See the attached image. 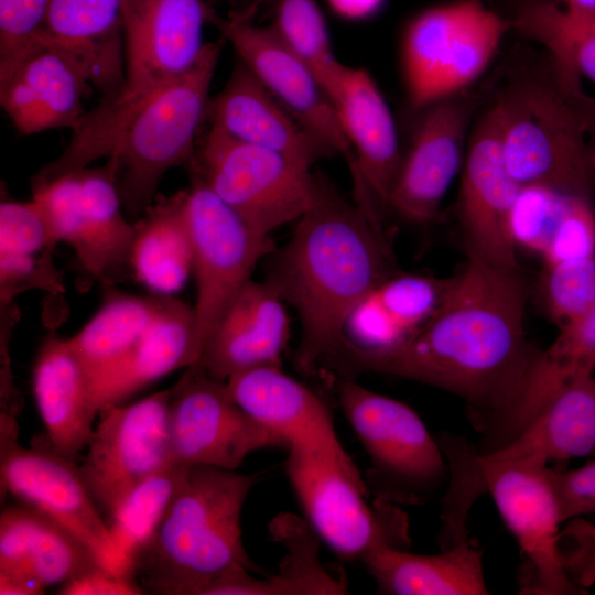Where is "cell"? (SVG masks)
Listing matches in <instances>:
<instances>
[{"label":"cell","mask_w":595,"mask_h":595,"mask_svg":"<svg viewBox=\"0 0 595 595\" xmlns=\"http://www.w3.org/2000/svg\"><path fill=\"white\" fill-rule=\"evenodd\" d=\"M43 214L32 198L0 204V255L33 256L53 251Z\"/></svg>","instance_id":"obj_42"},{"label":"cell","mask_w":595,"mask_h":595,"mask_svg":"<svg viewBox=\"0 0 595 595\" xmlns=\"http://www.w3.org/2000/svg\"><path fill=\"white\" fill-rule=\"evenodd\" d=\"M550 67L569 104L583 123L589 140L595 145V98L582 89L580 78L559 71L551 64Z\"/></svg>","instance_id":"obj_48"},{"label":"cell","mask_w":595,"mask_h":595,"mask_svg":"<svg viewBox=\"0 0 595 595\" xmlns=\"http://www.w3.org/2000/svg\"><path fill=\"white\" fill-rule=\"evenodd\" d=\"M223 44V37L206 43L197 62L154 91L120 136L106 164L129 214L144 213L165 173L192 160Z\"/></svg>","instance_id":"obj_5"},{"label":"cell","mask_w":595,"mask_h":595,"mask_svg":"<svg viewBox=\"0 0 595 595\" xmlns=\"http://www.w3.org/2000/svg\"><path fill=\"white\" fill-rule=\"evenodd\" d=\"M213 11L203 0L122 1L125 86L87 111V129L97 140L115 143L154 91L197 62Z\"/></svg>","instance_id":"obj_6"},{"label":"cell","mask_w":595,"mask_h":595,"mask_svg":"<svg viewBox=\"0 0 595 595\" xmlns=\"http://www.w3.org/2000/svg\"><path fill=\"white\" fill-rule=\"evenodd\" d=\"M485 454L502 459L537 458L547 464L595 457V375L563 382L510 443Z\"/></svg>","instance_id":"obj_29"},{"label":"cell","mask_w":595,"mask_h":595,"mask_svg":"<svg viewBox=\"0 0 595 595\" xmlns=\"http://www.w3.org/2000/svg\"><path fill=\"white\" fill-rule=\"evenodd\" d=\"M275 0H228L227 17L237 21L252 22L259 12L273 6Z\"/></svg>","instance_id":"obj_51"},{"label":"cell","mask_w":595,"mask_h":595,"mask_svg":"<svg viewBox=\"0 0 595 595\" xmlns=\"http://www.w3.org/2000/svg\"><path fill=\"white\" fill-rule=\"evenodd\" d=\"M17 416L0 414L1 494L56 520L83 540L109 570L125 573V563L79 465L53 451L44 436L30 448L18 443Z\"/></svg>","instance_id":"obj_12"},{"label":"cell","mask_w":595,"mask_h":595,"mask_svg":"<svg viewBox=\"0 0 595 595\" xmlns=\"http://www.w3.org/2000/svg\"><path fill=\"white\" fill-rule=\"evenodd\" d=\"M340 409L370 461L365 480L376 499L394 505L430 500L448 475L441 444L408 404L354 378L335 382Z\"/></svg>","instance_id":"obj_7"},{"label":"cell","mask_w":595,"mask_h":595,"mask_svg":"<svg viewBox=\"0 0 595 595\" xmlns=\"http://www.w3.org/2000/svg\"><path fill=\"white\" fill-rule=\"evenodd\" d=\"M495 102L506 165L520 186L594 198L595 145L551 67L516 73Z\"/></svg>","instance_id":"obj_4"},{"label":"cell","mask_w":595,"mask_h":595,"mask_svg":"<svg viewBox=\"0 0 595 595\" xmlns=\"http://www.w3.org/2000/svg\"><path fill=\"white\" fill-rule=\"evenodd\" d=\"M528 289L521 271L467 259L450 277L435 314L403 343L364 350L344 342L327 359L340 377L361 372L415 380L461 398L491 453L512 437L540 349L528 339Z\"/></svg>","instance_id":"obj_1"},{"label":"cell","mask_w":595,"mask_h":595,"mask_svg":"<svg viewBox=\"0 0 595 595\" xmlns=\"http://www.w3.org/2000/svg\"><path fill=\"white\" fill-rule=\"evenodd\" d=\"M569 195L543 185L520 186L510 208L508 227L517 250L543 253Z\"/></svg>","instance_id":"obj_40"},{"label":"cell","mask_w":595,"mask_h":595,"mask_svg":"<svg viewBox=\"0 0 595 595\" xmlns=\"http://www.w3.org/2000/svg\"><path fill=\"white\" fill-rule=\"evenodd\" d=\"M169 436L172 458L188 466L236 469L252 452L288 447L238 405L226 381L196 364L171 388Z\"/></svg>","instance_id":"obj_15"},{"label":"cell","mask_w":595,"mask_h":595,"mask_svg":"<svg viewBox=\"0 0 595 595\" xmlns=\"http://www.w3.org/2000/svg\"><path fill=\"white\" fill-rule=\"evenodd\" d=\"M377 589L393 595L488 594L483 550L474 541L442 549L439 554H415L405 549L381 547L361 561Z\"/></svg>","instance_id":"obj_30"},{"label":"cell","mask_w":595,"mask_h":595,"mask_svg":"<svg viewBox=\"0 0 595 595\" xmlns=\"http://www.w3.org/2000/svg\"><path fill=\"white\" fill-rule=\"evenodd\" d=\"M269 257L264 281L301 323L294 363L303 374L335 353L354 307L397 272L382 224L322 176L291 238Z\"/></svg>","instance_id":"obj_2"},{"label":"cell","mask_w":595,"mask_h":595,"mask_svg":"<svg viewBox=\"0 0 595 595\" xmlns=\"http://www.w3.org/2000/svg\"><path fill=\"white\" fill-rule=\"evenodd\" d=\"M563 10L574 14H595V0H553Z\"/></svg>","instance_id":"obj_52"},{"label":"cell","mask_w":595,"mask_h":595,"mask_svg":"<svg viewBox=\"0 0 595 595\" xmlns=\"http://www.w3.org/2000/svg\"><path fill=\"white\" fill-rule=\"evenodd\" d=\"M592 374H595V303L577 320L559 328L552 344L540 350L521 402V416L531 419L563 382Z\"/></svg>","instance_id":"obj_36"},{"label":"cell","mask_w":595,"mask_h":595,"mask_svg":"<svg viewBox=\"0 0 595 595\" xmlns=\"http://www.w3.org/2000/svg\"><path fill=\"white\" fill-rule=\"evenodd\" d=\"M100 307L69 342L94 387L131 349L158 314L163 295L140 296L105 286ZM96 392V391H95Z\"/></svg>","instance_id":"obj_33"},{"label":"cell","mask_w":595,"mask_h":595,"mask_svg":"<svg viewBox=\"0 0 595 595\" xmlns=\"http://www.w3.org/2000/svg\"><path fill=\"white\" fill-rule=\"evenodd\" d=\"M101 567L107 569L93 550L51 517L23 504L2 510L0 572L31 577L46 588Z\"/></svg>","instance_id":"obj_26"},{"label":"cell","mask_w":595,"mask_h":595,"mask_svg":"<svg viewBox=\"0 0 595 595\" xmlns=\"http://www.w3.org/2000/svg\"><path fill=\"white\" fill-rule=\"evenodd\" d=\"M201 356L194 306L163 295L151 324L95 386L98 412L119 404L167 374L194 365Z\"/></svg>","instance_id":"obj_27"},{"label":"cell","mask_w":595,"mask_h":595,"mask_svg":"<svg viewBox=\"0 0 595 595\" xmlns=\"http://www.w3.org/2000/svg\"><path fill=\"white\" fill-rule=\"evenodd\" d=\"M47 0H0V61L33 44L42 29Z\"/></svg>","instance_id":"obj_43"},{"label":"cell","mask_w":595,"mask_h":595,"mask_svg":"<svg viewBox=\"0 0 595 595\" xmlns=\"http://www.w3.org/2000/svg\"><path fill=\"white\" fill-rule=\"evenodd\" d=\"M186 190L155 201L134 224L130 253L133 278L156 295H173L193 274Z\"/></svg>","instance_id":"obj_32"},{"label":"cell","mask_w":595,"mask_h":595,"mask_svg":"<svg viewBox=\"0 0 595 595\" xmlns=\"http://www.w3.org/2000/svg\"><path fill=\"white\" fill-rule=\"evenodd\" d=\"M512 30L543 45L558 68L595 84V14H574L553 0H524Z\"/></svg>","instance_id":"obj_34"},{"label":"cell","mask_w":595,"mask_h":595,"mask_svg":"<svg viewBox=\"0 0 595 595\" xmlns=\"http://www.w3.org/2000/svg\"><path fill=\"white\" fill-rule=\"evenodd\" d=\"M286 450V475L309 524L336 554L363 561L377 548L404 549L403 513L391 502L368 505L369 490L350 456L299 444Z\"/></svg>","instance_id":"obj_8"},{"label":"cell","mask_w":595,"mask_h":595,"mask_svg":"<svg viewBox=\"0 0 595 595\" xmlns=\"http://www.w3.org/2000/svg\"><path fill=\"white\" fill-rule=\"evenodd\" d=\"M256 482L252 474L191 465L160 520L128 553L125 573L143 594L203 595L230 572H259L241 534L242 508Z\"/></svg>","instance_id":"obj_3"},{"label":"cell","mask_w":595,"mask_h":595,"mask_svg":"<svg viewBox=\"0 0 595 595\" xmlns=\"http://www.w3.org/2000/svg\"><path fill=\"white\" fill-rule=\"evenodd\" d=\"M329 7L346 19H365L375 14L383 0H326Z\"/></svg>","instance_id":"obj_50"},{"label":"cell","mask_w":595,"mask_h":595,"mask_svg":"<svg viewBox=\"0 0 595 595\" xmlns=\"http://www.w3.org/2000/svg\"><path fill=\"white\" fill-rule=\"evenodd\" d=\"M595 256L594 198L569 195L551 238L541 255L542 266Z\"/></svg>","instance_id":"obj_41"},{"label":"cell","mask_w":595,"mask_h":595,"mask_svg":"<svg viewBox=\"0 0 595 595\" xmlns=\"http://www.w3.org/2000/svg\"><path fill=\"white\" fill-rule=\"evenodd\" d=\"M190 466L171 459L138 484L107 520L125 569L128 553L160 520Z\"/></svg>","instance_id":"obj_38"},{"label":"cell","mask_w":595,"mask_h":595,"mask_svg":"<svg viewBox=\"0 0 595 595\" xmlns=\"http://www.w3.org/2000/svg\"><path fill=\"white\" fill-rule=\"evenodd\" d=\"M89 85L74 58L40 41L0 61V102L24 134L73 129L86 112L83 101Z\"/></svg>","instance_id":"obj_19"},{"label":"cell","mask_w":595,"mask_h":595,"mask_svg":"<svg viewBox=\"0 0 595 595\" xmlns=\"http://www.w3.org/2000/svg\"><path fill=\"white\" fill-rule=\"evenodd\" d=\"M289 334L284 301L266 281L250 279L218 322L195 364L221 381L255 367H280Z\"/></svg>","instance_id":"obj_21"},{"label":"cell","mask_w":595,"mask_h":595,"mask_svg":"<svg viewBox=\"0 0 595 595\" xmlns=\"http://www.w3.org/2000/svg\"><path fill=\"white\" fill-rule=\"evenodd\" d=\"M83 212L69 245L83 267L105 286H111L130 271L134 226L123 205L109 167H85L77 172Z\"/></svg>","instance_id":"obj_31"},{"label":"cell","mask_w":595,"mask_h":595,"mask_svg":"<svg viewBox=\"0 0 595 595\" xmlns=\"http://www.w3.org/2000/svg\"><path fill=\"white\" fill-rule=\"evenodd\" d=\"M537 298L558 328L577 320L595 303V256L542 266Z\"/></svg>","instance_id":"obj_39"},{"label":"cell","mask_w":595,"mask_h":595,"mask_svg":"<svg viewBox=\"0 0 595 595\" xmlns=\"http://www.w3.org/2000/svg\"><path fill=\"white\" fill-rule=\"evenodd\" d=\"M519 188L506 165L500 113L494 102L469 136L462 166L457 219L467 259L502 271H520L508 227Z\"/></svg>","instance_id":"obj_16"},{"label":"cell","mask_w":595,"mask_h":595,"mask_svg":"<svg viewBox=\"0 0 595 595\" xmlns=\"http://www.w3.org/2000/svg\"><path fill=\"white\" fill-rule=\"evenodd\" d=\"M185 209L192 239L196 338L201 354L256 264L277 248L241 219L195 173ZM201 357V356H199Z\"/></svg>","instance_id":"obj_11"},{"label":"cell","mask_w":595,"mask_h":595,"mask_svg":"<svg viewBox=\"0 0 595 595\" xmlns=\"http://www.w3.org/2000/svg\"><path fill=\"white\" fill-rule=\"evenodd\" d=\"M210 126L239 141L279 153L311 170L335 153L305 128L249 68L238 61L226 85L208 102Z\"/></svg>","instance_id":"obj_20"},{"label":"cell","mask_w":595,"mask_h":595,"mask_svg":"<svg viewBox=\"0 0 595 595\" xmlns=\"http://www.w3.org/2000/svg\"><path fill=\"white\" fill-rule=\"evenodd\" d=\"M552 480L563 522L595 513V457L576 469H552Z\"/></svg>","instance_id":"obj_45"},{"label":"cell","mask_w":595,"mask_h":595,"mask_svg":"<svg viewBox=\"0 0 595 595\" xmlns=\"http://www.w3.org/2000/svg\"><path fill=\"white\" fill-rule=\"evenodd\" d=\"M60 595H140L142 588L127 574L98 569L61 585Z\"/></svg>","instance_id":"obj_46"},{"label":"cell","mask_w":595,"mask_h":595,"mask_svg":"<svg viewBox=\"0 0 595 595\" xmlns=\"http://www.w3.org/2000/svg\"><path fill=\"white\" fill-rule=\"evenodd\" d=\"M332 101L354 152L360 182L377 205L388 207L403 155L381 91L366 69L347 66Z\"/></svg>","instance_id":"obj_25"},{"label":"cell","mask_w":595,"mask_h":595,"mask_svg":"<svg viewBox=\"0 0 595 595\" xmlns=\"http://www.w3.org/2000/svg\"><path fill=\"white\" fill-rule=\"evenodd\" d=\"M170 400L171 388L99 410L79 469L106 521L138 484L173 459Z\"/></svg>","instance_id":"obj_14"},{"label":"cell","mask_w":595,"mask_h":595,"mask_svg":"<svg viewBox=\"0 0 595 595\" xmlns=\"http://www.w3.org/2000/svg\"><path fill=\"white\" fill-rule=\"evenodd\" d=\"M465 90L428 106L402 159L388 208L413 224L439 215L443 198L464 162L466 132L477 99Z\"/></svg>","instance_id":"obj_18"},{"label":"cell","mask_w":595,"mask_h":595,"mask_svg":"<svg viewBox=\"0 0 595 595\" xmlns=\"http://www.w3.org/2000/svg\"><path fill=\"white\" fill-rule=\"evenodd\" d=\"M565 533L574 541V550L565 555L567 569L576 583L588 586L595 580V526L575 519Z\"/></svg>","instance_id":"obj_47"},{"label":"cell","mask_w":595,"mask_h":595,"mask_svg":"<svg viewBox=\"0 0 595 595\" xmlns=\"http://www.w3.org/2000/svg\"><path fill=\"white\" fill-rule=\"evenodd\" d=\"M123 0H47L36 41L74 58L102 98L125 86Z\"/></svg>","instance_id":"obj_24"},{"label":"cell","mask_w":595,"mask_h":595,"mask_svg":"<svg viewBox=\"0 0 595 595\" xmlns=\"http://www.w3.org/2000/svg\"><path fill=\"white\" fill-rule=\"evenodd\" d=\"M450 277L397 271L371 289L349 314L342 342L364 350L394 347L435 314Z\"/></svg>","instance_id":"obj_28"},{"label":"cell","mask_w":595,"mask_h":595,"mask_svg":"<svg viewBox=\"0 0 595 595\" xmlns=\"http://www.w3.org/2000/svg\"><path fill=\"white\" fill-rule=\"evenodd\" d=\"M509 30L510 19L483 0H454L415 14L402 36L412 107L423 109L465 90L483 74Z\"/></svg>","instance_id":"obj_9"},{"label":"cell","mask_w":595,"mask_h":595,"mask_svg":"<svg viewBox=\"0 0 595 595\" xmlns=\"http://www.w3.org/2000/svg\"><path fill=\"white\" fill-rule=\"evenodd\" d=\"M226 385L238 405L267 430L293 444L349 456L323 401L281 367L261 366L231 375ZM286 447V448H288Z\"/></svg>","instance_id":"obj_23"},{"label":"cell","mask_w":595,"mask_h":595,"mask_svg":"<svg viewBox=\"0 0 595 595\" xmlns=\"http://www.w3.org/2000/svg\"><path fill=\"white\" fill-rule=\"evenodd\" d=\"M271 24L281 41L313 72L332 99L347 65L332 48L326 22L316 0H275Z\"/></svg>","instance_id":"obj_37"},{"label":"cell","mask_w":595,"mask_h":595,"mask_svg":"<svg viewBox=\"0 0 595 595\" xmlns=\"http://www.w3.org/2000/svg\"><path fill=\"white\" fill-rule=\"evenodd\" d=\"M273 537L285 554L278 573L263 578L252 574L246 595H326L346 594L347 583L320 561L316 533L292 515L278 517L271 524Z\"/></svg>","instance_id":"obj_35"},{"label":"cell","mask_w":595,"mask_h":595,"mask_svg":"<svg viewBox=\"0 0 595 595\" xmlns=\"http://www.w3.org/2000/svg\"><path fill=\"white\" fill-rule=\"evenodd\" d=\"M32 389L50 447L76 462L93 435L98 415L94 382L69 338L51 332L32 369Z\"/></svg>","instance_id":"obj_22"},{"label":"cell","mask_w":595,"mask_h":595,"mask_svg":"<svg viewBox=\"0 0 595 595\" xmlns=\"http://www.w3.org/2000/svg\"><path fill=\"white\" fill-rule=\"evenodd\" d=\"M485 487L528 564L529 594L583 593L570 576L561 549L563 523L552 469L537 458L502 459L477 454Z\"/></svg>","instance_id":"obj_13"},{"label":"cell","mask_w":595,"mask_h":595,"mask_svg":"<svg viewBox=\"0 0 595 595\" xmlns=\"http://www.w3.org/2000/svg\"><path fill=\"white\" fill-rule=\"evenodd\" d=\"M187 165L252 229L268 236L298 220L320 184V175L311 170L215 126Z\"/></svg>","instance_id":"obj_10"},{"label":"cell","mask_w":595,"mask_h":595,"mask_svg":"<svg viewBox=\"0 0 595 595\" xmlns=\"http://www.w3.org/2000/svg\"><path fill=\"white\" fill-rule=\"evenodd\" d=\"M45 587L37 581L9 572H0L1 595H39L44 594Z\"/></svg>","instance_id":"obj_49"},{"label":"cell","mask_w":595,"mask_h":595,"mask_svg":"<svg viewBox=\"0 0 595 595\" xmlns=\"http://www.w3.org/2000/svg\"><path fill=\"white\" fill-rule=\"evenodd\" d=\"M52 251L33 256L0 255L1 306L10 305L13 299L26 289L43 288L58 291L61 278L54 268Z\"/></svg>","instance_id":"obj_44"},{"label":"cell","mask_w":595,"mask_h":595,"mask_svg":"<svg viewBox=\"0 0 595 595\" xmlns=\"http://www.w3.org/2000/svg\"><path fill=\"white\" fill-rule=\"evenodd\" d=\"M209 23L281 105L335 154L346 159L354 183L358 182L355 155L331 97L271 25L259 26L253 22L223 18L215 10Z\"/></svg>","instance_id":"obj_17"}]
</instances>
